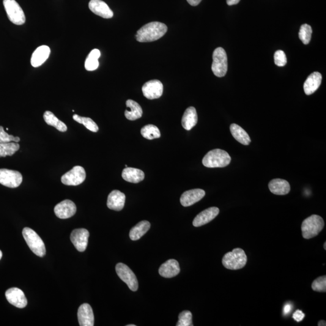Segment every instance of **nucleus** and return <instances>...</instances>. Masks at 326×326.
Returning a JSON list of instances; mask_svg holds the SVG:
<instances>
[{
	"mask_svg": "<svg viewBox=\"0 0 326 326\" xmlns=\"http://www.w3.org/2000/svg\"><path fill=\"white\" fill-rule=\"evenodd\" d=\"M168 31V27L160 22L154 21L146 24L139 29L136 35L137 41L149 43L162 38Z\"/></svg>",
	"mask_w": 326,
	"mask_h": 326,
	"instance_id": "f257e3e1",
	"label": "nucleus"
},
{
	"mask_svg": "<svg viewBox=\"0 0 326 326\" xmlns=\"http://www.w3.org/2000/svg\"><path fill=\"white\" fill-rule=\"evenodd\" d=\"M231 162V157L224 150L216 149L210 150L205 155L202 164L209 168H224Z\"/></svg>",
	"mask_w": 326,
	"mask_h": 326,
	"instance_id": "f03ea898",
	"label": "nucleus"
},
{
	"mask_svg": "<svg viewBox=\"0 0 326 326\" xmlns=\"http://www.w3.org/2000/svg\"><path fill=\"white\" fill-rule=\"evenodd\" d=\"M325 227L323 219L319 215H313L303 221L301 225L304 239H310L316 237Z\"/></svg>",
	"mask_w": 326,
	"mask_h": 326,
	"instance_id": "7ed1b4c3",
	"label": "nucleus"
},
{
	"mask_svg": "<svg viewBox=\"0 0 326 326\" xmlns=\"http://www.w3.org/2000/svg\"><path fill=\"white\" fill-rule=\"evenodd\" d=\"M223 264L227 269L238 270L242 269L247 262V256L245 251L241 248H235L231 252L224 255Z\"/></svg>",
	"mask_w": 326,
	"mask_h": 326,
	"instance_id": "20e7f679",
	"label": "nucleus"
},
{
	"mask_svg": "<svg viewBox=\"0 0 326 326\" xmlns=\"http://www.w3.org/2000/svg\"><path fill=\"white\" fill-rule=\"evenodd\" d=\"M23 235L33 253L39 257L45 256L46 250L45 243L34 230L26 227L23 230Z\"/></svg>",
	"mask_w": 326,
	"mask_h": 326,
	"instance_id": "39448f33",
	"label": "nucleus"
},
{
	"mask_svg": "<svg viewBox=\"0 0 326 326\" xmlns=\"http://www.w3.org/2000/svg\"><path fill=\"white\" fill-rule=\"evenodd\" d=\"M228 70V59L226 51L222 47L216 48L213 53L212 70L218 78L225 76Z\"/></svg>",
	"mask_w": 326,
	"mask_h": 326,
	"instance_id": "423d86ee",
	"label": "nucleus"
},
{
	"mask_svg": "<svg viewBox=\"0 0 326 326\" xmlns=\"http://www.w3.org/2000/svg\"><path fill=\"white\" fill-rule=\"evenodd\" d=\"M3 5L8 18L12 23L18 26L25 23V14L15 0H3Z\"/></svg>",
	"mask_w": 326,
	"mask_h": 326,
	"instance_id": "0eeeda50",
	"label": "nucleus"
},
{
	"mask_svg": "<svg viewBox=\"0 0 326 326\" xmlns=\"http://www.w3.org/2000/svg\"><path fill=\"white\" fill-rule=\"evenodd\" d=\"M116 271L118 276L127 284L129 288L132 291H137L139 287L138 279L133 271L122 263L117 264Z\"/></svg>",
	"mask_w": 326,
	"mask_h": 326,
	"instance_id": "6e6552de",
	"label": "nucleus"
},
{
	"mask_svg": "<svg viewBox=\"0 0 326 326\" xmlns=\"http://www.w3.org/2000/svg\"><path fill=\"white\" fill-rule=\"evenodd\" d=\"M23 182V176L20 172L7 169H0V184L5 187L16 188Z\"/></svg>",
	"mask_w": 326,
	"mask_h": 326,
	"instance_id": "1a4fd4ad",
	"label": "nucleus"
},
{
	"mask_svg": "<svg viewBox=\"0 0 326 326\" xmlns=\"http://www.w3.org/2000/svg\"><path fill=\"white\" fill-rule=\"evenodd\" d=\"M86 172L82 166H76L65 173L61 178V182L66 186H76L86 180Z\"/></svg>",
	"mask_w": 326,
	"mask_h": 326,
	"instance_id": "9d476101",
	"label": "nucleus"
},
{
	"mask_svg": "<svg viewBox=\"0 0 326 326\" xmlns=\"http://www.w3.org/2000/svg\"><path fill=\"white\" fill-rule=\"evenodd\" d=\"M89 236V232L87 229H75L71 234L70 239L77 250L84 252L87 249Z\"/></svg>",
	"mask_w": 326,
	"mask_h": 326,
	"instance_id": "9b49d317",
	"label": "nucleus"
},
{
	"mask_svg": "<svg viewBox=\"0 0 326 326\" xmlns=\"http://www.w3.org/2000/svg\"><path fill=\"white\" fill-rule=\"evenodd\" d=\"M144 96L148 99L153 100L160 98L163 94V85L158 80L148 81L142 87Z\"/></svg>",
	"mask_w": 326,
	"mask_h": 326,
	"instance_id": "f8f14e48",
	"label": "nucleus"
},
{
	"mask_svg": "<svg viewBox=\"0 0 326 326\" xmlns=\"http://www.w3.org/2000/svg\"><path fill=\"white\" fill-rule=\"evenodd\" d=\"M5 295L11 305L16 308H24L27 305V300L24 293L17 287H12L7 290Z\"/></svg>",
	"mask_w": 326,
	"mask_h": 326,
	"instance_id": "ddd939ff",
	"label": "nucleus"
},
{
	"mask_svg": "<svg viewBox=\"0 0 326 326\" xmlns=\"http://www.w3.org/2000/svg\"><path fill=\"white\" fill-rule=\"evenodd\" d=\"M54 211L57 218L68 219L75 215L76 206L73 201L66 199L57 204Z\"/></svg>",
	"mask_w": 326,
	"mask_h": 326,
	"instance_id": "4468645a",
	"label": "nucleus"
},
{
	"mask_svg": "<svg viewBox=\"0 0 326 326\" xmlns=\"http://www.w3.org/2000/svg\"><path fill=\"white\" fill-rule=\"evenodd\" d=\"M79 325L93 326L94 325V316L91 306L87 303L82 304L78 312Z\"/></svg>",
	"mask_w": 326,
	"mask_h": 326,
	"instance_id": "2eb2a0df",
	"label": "nucleus"
},
{
	"mask_svg": "<svg viewBox=\"0 0 326 326\" xmlns=\"http://www.w3.org/2000/svg\"><path fill=\"white\" fill-rule=\"evenodd\" d=\"M89 6L92 12L100 17L109 19L111 18L114 15L113 12L109 7L108 4L102 0H91L89 2Z\"/></svg>",
	"mask_w": 326,
	"mask_h": 326,
	"instance_id": "dca6fc26",
	"label": "nucleus"
},
{
	"mask_svg": "<svg viewBox=\"0 0 326 326\" xmlns=\"http://www.w3.org/2000/svg\"><path fill=\"white\" fill-rule=\"evenodd\" d=\"M205 194V191L200 188L186 191L181 196V204L184 207L191 206L203 198Z\"/></svg>",
	"mask_w": 326,
	"mask_h": 326,
	"instance_id": "f3484780",
	"label": "nucleus"
},
{
	"mask_svg": "<svg viewBox=\"0 0 326 326\" xmlns=\"http://www.w3.org/2000/svg\"><path fill=\"white\" fill-rule=\"evenodd\" d=\"M219 209L218 207H210L199 213L193 221V226L199 227L209 223L219 215Z\"/></svg>",
	"mask_w": 326,
	"mask_h": 326,
	"instance_id": "a211bd4d",
	"label": "nucleus"
},
{
	"mask_svg": "<svg viewBox=\"0 0 326 326\" xmlns=\"http://www.w3.org/2000/svg\"><path fill=\"white\" fill-rule=\"evenodd\" d=\"M180 272L179 263L175 259H170L159 268V274L165 278H174Z\"/></svg>",
	"mask_w": 326,
	"mask_h": 326,
	"instance_id": "6ab92c4d",
	"label": "nucleus"
},
{
	"mask_svg": "<svg viewBox=\"0 0 326 326\" xmlns=\"http://www.w3.org/2000/svg\"><path fill=\"white\" fill-rule=\"evenodd\" d=\"M126 196L119 190H115L109 193L107 200V206L109 209L120 211L125 204Z\"/></svg>",
	"mask_w": 326,
	"mask_h": 326,
	"instance_id": "aec40b11",
	"label": "nucleus"
},
{
	"mask_svg": "<svg viewBox=\"0 0 326 326\" xmlns=\"http://www.w3.org/2000/svg\"><path fill=\"white\" fill-rule=\"evenodd\" d=\"M50 52V48L47 46L38 47L32 55L31 62L32 66L37 68L42 65L48 58Z\"/></svg>",
	"mask_w": 326,
	"mask_h": 326,
	"instance_id": "412c9836",
	"label": "nucleus"
},
{
	"mask_svg": "<svg viewBox=\"0 0 326 326\" xmlns=\"http://www.w3.org/2000/svg\"><path fill=\"white\" fill-rule=\"evenodd\" d=\"M322 75L319 72L311 74L304 83V91L306 95H311L317 91L322 84Z\"/></svg>",
	"mask_w": 326,
	"mask_h": 326,
	"instance_id": "4be33fe9",
	"label": "nucleus"
},
{
	"mask_svg": "<svg viewBox=\"0 0 326 326\" xmlns=\"http://www.w3.org/2000/svg\"><path fill=\"white\" fill-rule=\"evenodd\" d=\"M268 187L271 192L277 195H285L290 190L289 183L286 180L280 179L271 180Z\"/></svg>",
	"mask_w": 326,
	"mask_h": 326,
	"instance_id": "5701e85b",
	"label": "nucleus"
},
{
	"mask_svg": "<svg viewBox=\"0 0 326 326\" xmlns=\"http://www.w3.org/2000/svg\"><path fill=\"white\" fill-rule=\"evenodd\" d=\"M198 122V115L196 109L190 106L186 109L182 118V126L185 130L190 131Z\"/></svg>",
	"mask_w": 326,
	"mask_h": 326,
	"instance_id": "b1692460",
	"label": "nucleus"
},
{
	"mask_svg": "<svg viewBox=\"0 0 326 326\" xmlns=\"http://www.w3.org/2000/svg\"><path fill=\"white\" fill-rule=\"evenodd\" d=\"M123 180L131 183H139L144 179V174L140 169L133 168H126L122 174Z\"/></svg>",
	"mask_w": 326,
	"mask_h": 326,
	"instance_id": "393cba45",
	"label": "nucleus"
},
{
	"mask_svg": "<svg viewBox=\"0 0 326 326\" xmlns=\"http://www.w3.org/2000/svg\"><path fill=\"white\" fill-rule=\"evenodd\" d=\"M127 109L125 112V117L130 120H136L141 118L143 115V110L141 106L135 101L129 99L126 102Z\"/></svg>",
	"mask_w": 326,
	"mask_h": 326,
	"instance_id": "a878e982",
	"label": "nucleus"
},
{
	"mask_svg": "<svg viewBox=\"0 0 326 326\" xmlns=\"http://www.w3.org/2000/svg\"><path fill=\"white\" fill-rule=\"evenodd\" d=\"M230 131L233 138L239 141L240 143L243 145H249L251 143V139L248 136L247 133L241 128L240 126L236 124H232L230 125Z\"/></svg>",
	"mask_w": 326,
	"mask_h": 326,
	"instance_id": "bb28decb",
	"label": "nucleus"
},
{
	"mask_svg": "<svg viewBox=\"0 0 326 326\" xmlns=\"http://www.w3.org/2000/svg\"><path fill=\"white\" fill-rule=\"evenodd\" d=\"M150 224L147 221L140 222L134 226L130 232V239L132 240H138L149 231Z\"/></svg>",
	"mask_w": 326,
	"mask_h": 326,
	"instance_id": "cd10ccee",
	"label": "nucleus"
},
{
	"mask_svg": "<svg viewBox=\"0 0 326 326\" xmlns=\"http://www.w3.org/2000/svg\"><path fill=\"white\" fill-rule=\"evenodd\" d=\"M44 120L47 124L52 126L56 129V130L61 132H66L67 131V127L64 122L57 119L53 112L49 111H47L44 114Z\"/></svg>",
	"mask_w": 326,
	"mask_h": 326,
	"instance_id": "c85d7f7f",
	"label": "nucleus"
},
{
	"mask_svg": "<svg viewBox=\"0 0 326 326\" xmlns=\"http://www.w3.org/2000/svg\"><path fill=\"white\" fill-rule=\"evenodd\" d=\"M100 51L98 49H94L90 52L85 62V68L87 71H94L99 65L98 58L100 57Z\"/></svg>",
	"mask_w": 326,
	"mask_h": 326,
	"instance_id": "c756f323",
	"label": "nucleus"
},
{
	"mask_svg": "<svg viewBox=\"0 0 326 326\" xmlns=\"http://www.w3.org/2000/svg\"><path fill=\"white\" fill-rule=\"evenodd\" d=\"M19 149H20V145L16 142L0 143V157L14 155Z\"/></svg>",
	"mask_w": 326,
	"mask_h": 326,
	"instance_id": "7c9ffc66",
	"label": "nucleus"
},
{
	"mask_svg": "<svg viewBox=\"0 0 326 326\" xmlns=\"http://www.w3.org/2000/svg\"><path fill=\"white\" fill-rule=\"evenodd\" d=\"M141 134L144 138L153 140L160 138L161 133L159 129L153 125H147L141 128Z\"/></svg>",
	"mask_w": 326,
	"mask_h": 326,
	"instance_id": "2f4dec72",
	"label": "nucleus"
},
{
	"mask_svg": "<svg viewBox=\"0 0 326 326\" xmlns=\"http://www.w3.org/2000/svg\"><path fill=\"white\" fill-rule=\"evenodd\" d=\"M73 118L76 122L84 125L88 130L92 131V132L97 133L98 131V127L96 123L90 118L79 116V115L77 114L73 115Z\"/></svg>",
	"mask_w": 326,
	"mask_h": 326,
	"instance_id": "473e14b6",
	"label": "nucleus"
},
{
	"mask_svg": "<svg viewBox=\"0 0 326 326\" xmlns=\"http://www.w3.org/2000/svg\"><path fill=\"white\" fill-rule=\"evenodd\" d=\"M312 34V29L308 24H303L301 26L298 35H299V38L304 45H307L310 43Z\"/></svg>",
	"mask_w": 326,
	"mask_h": 326,
	"instance_id": "72a5a7b5",
	"label": "nucleus"
},
{
	"mask_svg": "<svg viewBox=\"0 0 326 326\" xmlns=\"http://www.w3.org/2000/svg\"><path fill=\"white\" fill-rule=\"evenodd\" d=\"M192 314L189 311L181 312L177 326H193Z\"/></svg>",
	"mask_w": 326,
	"mask_h": 326,
	"instance_id": "f704fd0d",
	"label": "nucleus"
},
{
	"mask_svg": "<svg viewBox=\"0 0 326 326\" xmlns=\"http://www.w3.org/2000/svg\"><path fill=\"white\" fill-rule=\"evenodd\" d=\"M312 288L314 291L326 292V276H323L317 278L312 284Z\"/></svg>",
	"mask_w": 326,
	"mask_h": 326,
	"instance_id": "c9c22d12",
	"label": "nucleus"
},
{
	"mask_svg": "<svg viewBox=\"0 0 326 326\" xmlns=\"http://www.w3.org/2000/svg\"><path fill=\"white\" fill-rule=\"evenodd\" d=\"M20 141V138L9 135V134L5 132L3 127L0 126V143H7V142L12 141L18 143Z\"/></svg>",
	"mask_w": 326,
	"mask_h": 326,
	"instance_id": "e433bc0d",
	"label": "nucleus"
},
{
	"mask_svg": "<svg viewBox=\"0 0 326 326\" xmlns=\"http://www.w3.org/2000/svg\"><path fill=\"white\" fill-rule=\"evenodd\" d=\"M274 59H275V64L279 67H283L286 64V56L283 51H276L275 53V56H274Z\"/></svg>",
	"mask_w": 326,
	"mask_h": 326,
	"instance_id": "4c0bfd02",
	"label": "nucleus"
},
{
	"mask_svg": "<svg viewBox=\"0 0 326 326\" xmlns=\"http://www.w3.org/2000/svg\"><path fill=\"white\" fill-rule=\"evenodd\" d=\"M305 317V314L300 310H297L295 312V313L293 314V319L295 320L296 322H300L302 321L304 318Z\"/></svg>",
	"mask_w": 326,
	"mask_h": 326,
	"instance_id": "58836bf2",
	"label": "nucleus"
},
{
	"mask_svg": "<svg viewBox=\"0 0 326 326\" xmlns=\"http://www.w3.org/2000/svg\"><path fill=\"white\" fill-rule=\"evenodd\" d=\"M187 1L192 6H196L202 1V0H187Z\"/></svg>",
	"mask_w": 326,
	"mask_h": 326,
	"instance_id": "ea45409f",
	"label": "nucleus"
},
{
	"mask_svg": "<svg viewBox=\"0 0 326 326\" xmlns=\"http://www.w3.org/2000/svg\"><path fill=\"white\" fill-rule=\"evenodd\" d=\"M291 306L289 304H287L284 307V314H288L290 311H291Z\"/></svg>",
	"mask_w": 326,
	"mask_h": 326,
	"instance_id": "a19ab883",
	"label": "nucleus"
},
{
	"mask_svg": "<svg viewBox=\"0 0 326 326\" xmlns=\"http://www.w3.org/2000/svg\"><path fill=\"white\" fill-rule=\"evenodd\" d=\"M240 0H227V4L229 5H233L239 3Z\"/></svg>",
	"mask_w": 326,
	"mask_h": 326,
	"instance_id": "79ce46f5",
	"label": "nucleus"
},
{
	"mask_svg": "<svg viewBox=\"0 0 326 326\" xmlns=\"http://www.w3.org/2000/svg\"><path fill=\"white\" fill-rule=\"evenodd\" d=\"M318 326H326V323L324 320H321V321L319 322V323H318Z\"/></svg>",
	"mask_w": 326,
	"mask_h": 326,
	"instance_id": "37998d69",
	"label": "nucleus"
},
{
	"mask_svg": "<svg viewBox=\"0 0 326 326\" xmlns=\"http://www.w3.org/2000/svg\"><path fill=\"white\" fill-rule=\"evenodd\" d=\"M2 251L0 250V260H1V259L2 258Z\"/></svg>",
	"mask_w": 326,
	"mask_h": 326,
	"instance_id": "c03bdc74",
	"label": "nucleus"
},
{
	"mask_svg": "<svg viewBox=\"0 0 326 326\" xmlns=\"http://www.w3.org/2000/svg\"><path fill=\"white\" fill-rule=\"evenodd\" d=\"M324 248H325V250H326V242H325Z\"/></svg>",
	"mask_w": 326,
	"mask_h": 326,
	"instance_id": "a18cd8bd",
	"label": "nucleus"
},
{
	"mask_svg": "<svg viewBox=\"0 0 326 326\" xmlns=\"http://www.w3.org/2000/svg\"><path fill=\"white\" fill-rule=\"evenodd\" d=\"M127 326H136V325H127Z\"/></svg>",
	"mask_w": 326,
	"mask_h": 326,
	"instance_id": "49530a36",
	"label": "nucleus"
}]
</instances>
